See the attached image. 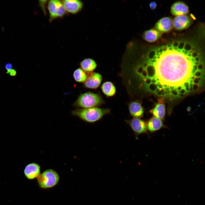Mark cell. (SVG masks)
Listing matches in <instances>:
<instances>
[{
	"mask_svg": "<svg viewBox=\"0 0 205 205\" xmlns=\"http://www.w3.org/2000/svg\"><path fill=\"white\" fill-rule=\"evenodd\" d=\"M152 48L132 71L148 92L170 99L183 97L202 85L205 47L195 35Z\"/></svg>",
	"mask_w": 205,
	"mask_h": 205,
	"instance_id": "6da1fadb",
	"label": "cell"
},
{
	"mask_svg": "<svg viewBox=\"0 0 205 205\" xmlns=\"http://www.w3.org/2000/svg\"><path fill=\"white\" fill-rule=\"evenodd\" d=\"M110 112L111 110L109 108L94 107L78 108L73 110L72 114L85 122L93 123L100 120L104 116L110 114Z\"/></svg>",
	"mask_w": 205,
	"mask_h": 205,
	"instance_id": "7a4b0ae2",
	"label": "cell"
},
{
	"mask_svg": "<svg viewBox=\"0 0 205 205\" xmlns=\"http://www.w3.org/2000/svg\"><path fill=\"white\" fill-rule=\"evenodd\" d=\"M105 103L100 93L88 91L80 94L73 105L78 108H85L99 107Z\"/></svg>",
	"mask_w": 205,
	"mask_h": 205,
	"instance_id": "3957f363",
	"label": "cell"
},
{
	"mask_svg": "<svg viewBox=\"0 0 205 205\" xmlns=\"http://www.w3.org/2000/svg\"><path fill=\"white\" fill-rule=\"evenodd\" d=\"M37 179L39 186L41 188H49L53 187L58 184L60 177L55 171L49 169L40 174Z\"/></svg>",
	"mask_w": 205,
	"mask_h": 205,
	"instance_id": "277c9868",
	"label": "cell"
},
{
	"mask_svg": "<svg viewBox=\"0 0 205 205\" xmlns=\"http://www.w3.org/2000/svg\"><path fill=\"white\" fill-rule=\"evenodd\" d=\"M50 21L57 18L63 17L66 11L62 1L58 0H51L48 5Z\"/></svg>",
	"mask_w": 205,
	"mask_h": 205,
	"instance_id": "5b68a950",
	"label": "cell"
},
{
	"mask_svg": "<svg viewBox=\"0 0 205 205\" xmlns=\"http://www.w3.org/2000/svg\"><path fill=\"white\" fill-rule=\"evenodd\" d=\"M196 19L192 14L176 16L173 20V27L176 30H181L190 27Z\"/></svg>",
	"mask_w": 205,
	"mask_h": 205,
	"instance_id": "8992f818",
	"label": "cell"
},
{
	"mask_svg": "<svg viewBox=\"0 0 205 205\" xmlns=\"http://www.w3.org/2000/svg\"><path fill=\"white\" fill-rule=\"evenodd\" d=\"M103 80L102 75L98 72L88 73V76L83 83L84 87L86 89H96L100 86Z\"/></svg>",
	"mask_w": 205,
	"mask_h": 205,
	"instance_id": "52a82bcc",
	"label": "cell"
},
{
	"mask_svg": "<svg viewBox=\"0 0 205 205\" xmlns=\"http://www.w3.org/2000/svg\"><path fill=\"white\" fill-rule=\"evenodd\" d=\"M125 121L136 136L147 133L146 122L141 119L133 118Z\"/></svg>",
	"mask_w": 205,
	"mask_h": 205,
	"instance_id": "ba28073f",
	"label": "cell"
},
{
	"mask_svg": "<svg viewBox=\"0 0 205 205\" xmlns=\"http://www.w3.org/2000/svg\"><path fill=\"white\" fill-rule=\"evenodd\" d=\"M62 2L65 11L73 14L79 12L83 7V3L79 0H64Z\"/></svg>",
	"mask_w": 205,
	"mask_h": 205,
	"instance_id": "9c48e42d",
	"label": "cell"
},
{
	"mask_svg": "<svg viewBox=\"0 0 205 205\" xmlns=\"http://www.w3.org/2000/svg\"><path fill=\"white\" fill-rule=\"evenodd\" d=\"M173 27V20L168 17L161 18L157 21L155 26V28L161 33L169 32Z\"/></svg>",
	"mask_w": 205,
	"mask_h": 205,
	"instance_id": "30bf717a",
	"label": "cell"
},
{
	"mask_svg": "<svg viewBox=\"0 0 205 205\" xmlns=\"http://www.w3.org/2000/svg\"><path fill=\"white\" fill-rule=\"evenodd\" d=\"M40 167L38 164L32 163L25 167L24 173L26 178L29 180L37 178L40 174Z\"/></svg>",
	"mask_w": 205,
	"mask_h": 205,
	"instance_id": "8fae6325",
	"label": "cell"
},
{
	"mask_svg": "<svg viewBox=\"0 0 205 205\" xmlns=\"http://www.w3.org/2000/svg\"><path fill=\"white\" fill-rule=\"evenodd\" d=\"M171 14L175 16L186 15L189 12L188 7L184 2L178 1L174 3L171 8Z\"/></svg>",
	"mask_w": 205,
	"mask_h": 205,
	"instance_id": "7c38bea8",
	"label": "cell"
},
{
	"mask_svg": "<svg viewBox=\"0 0 205 205\" xmlns=\"http://www.w3.org/2000/svg\"><path fill=\"white\" fill-rule=\"evenodd\" d=\"M153 116L162 120H164L165 115V107L164 99H159L155 106L150 111Z\"/></svg>",
	"mask_w": 205,
	"mask_h": 205,
	"instance_id": "4fadbf2b",
	"label": "cell"
},
{
	"mask_svg": "<svg viewBox=\"0 0 205 205\" xmlns=\"http://www.w3.org/2000/svg\"><path fill=\"white\" fill-rule=\"evenodd\" d=\"M128 108L130 114L134 118H140L143 116L144 109L139 102L136 101L130 102Z\"/></svg>",
	"mask_w": 205,
	"mask_h": 205,
	"instance_id": "5bb4252c",
	"label": "cell"
},
{
	"mask_svg": "<svg viewBox=\"0 0 205 205\" xmlns=\"http://www.w3.org/2000/svg\"><path fill=\"white\" fill-rule=\"evenodd\" d=\"M147 130L153 132L165 127L162 120L153 116L146 122Z\"/></svg>",
	"mask_w": 205,
	"mask_h": 205,
	"instance_id": "9a60e30c",
	"label": "cell"
},
{
	"mask_svg": "<svg viewBox=\"0 0 205 205\" xmlns=\"http://www.w3.org/2000/svg\"><path fill=\"white\" fill-rule=\"evenodd\" d=\"M79 65L80 68L87 73L93 72L97 65L96 62L90 58L84 59L80 63Z\"/></svg>",
	"mask_w": 205,
	"mask_h": 205,
	"instance_id": "2e32d148",
	"label": "cell"
},
{
	"mask_svg": "<svg viewBox=\"0 0 205 205\" xmlns=\"http://www.w3.org/2000/svg\"><path fill=\"white\" fill-rule=\"evenodd\" d=\"M162 36V33L155 28L144 31L143 34V39L146 41L152 43L157 41Z\"/></svg>",
	"mask_w": 205,
	"mask_h": 205,
	"instance_id": "e0dca14e",
	"label": "cell"
},
{
	"mask_svg": "<svg viewBox=\"0 0 205 205\" xmlns=\"http://www.w3.org/2000/svg\"><path fill=\"white\" fill-rule=\"evenodd\" d=\"M102 92L106 97L114 96L116 92V88L112 82L107 81L102 83L101 86Z\"/></svg>",
	"mask_w": 205,
	"mask_h": 205,
	"instance_id": "ac0fdd59",
	"label": "cell"
},
{
	"mask_svg": "<svg viewBox=\"0 0 205 205\" xmlns=\"http://www.w3.org/2000/svg\"><path fill=\"white\" fill-rule=\"evenodd\" d=\"M73 76L76 82L83 83L87 78L88 73L85 72L81 68H79L74 71Z\"/></svg>",
	"mask_w": 205,
	"mask_h": 205,
	"instance_id": "d6986e66",
	"label": "cell"
},
{
	"mask_svg": "<svg viewBox=\"0 0 205 205\" xmlns=\"http://www.w3.org/2000/svg\"><path fill=\"white\" fill-rule=\"evenodd\" d=\"M5 67L7 70L6 73L8 74L9 73L10 71L13 69V66L11 63H9L5 64Z\"/></svg>",
	"mask_w": 205,
	"mask_h": 205,
	"instance_id": "ffe728a7",
	"label": "cell"
},
{
	"mask_svg": "<svg viewBox=\"0 0 205 205\" xmlns=\"http://www.w3.org/2000/svg\"><path fill=\"white\" fill-rule=\"evenodd\" d=\"M149 5L151 9L153 10L157 7V4L154 2H152L149 3Z\"/></svg>",
	"mask_w": 205,
	"mask_h": 205,
	"instance_id": "44dd1931",
	"label": "cell"
},
{
	"mask_svg": "<svg viewBox=\"0 0 205 205\" xmlns=\"http://www.w3.org/2000/svg\"><path fill=\"white\" fill-rule=\"evenodd\" d=\"M9 73L11 76L14 77L16 75L17 73L15 70L12 69L10 71Z\"/></svg>",
	"mask_w": 205,
	"mask_h": 205,
	"instance_id": "7402d4cb",
	"label": "cell"
}]
</instances>
